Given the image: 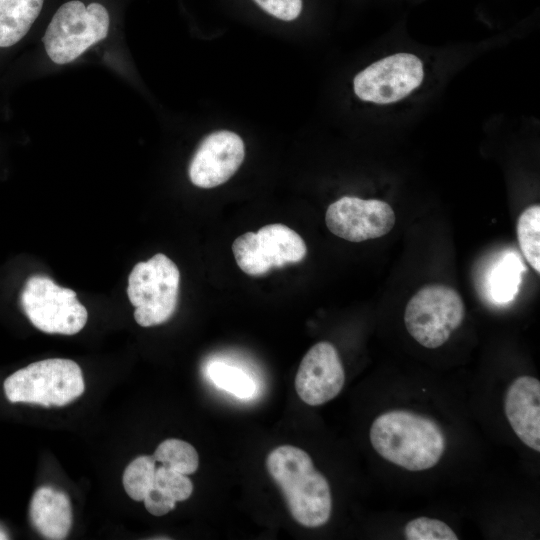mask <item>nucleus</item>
<instances>
[{
	"label": "nucleus",
	"mask_w": 540,
	"mask_h": 540,
	"mask_svg": "<svg viewBox=\"0 0 540 540\" xmlns=\"http://www.w3.org/2000/svg\"><path fill=\"white\" fill-rule=\"evenodd\" d=\"M423 77V65L418 57L398 53L358 73L353 81L354 92L363 101L388 104L409 95L421 84Z\"/></svg>",
	"instance_id": "1a4fd4ad"
},
{
	"label": "nucleus",
	"mask_w": 540,
	"mask_h": 540,
	"mask_svg": "<svg viewBox=\"0 0 540 540\" xmlns=\"http://www.w3.org/2000/svg\"><path fill=\"white\" fill-rule=\"evenodd\" d=\"M525 271L521 259L515 252L503 253L487 272L485 290L495 304L508 303L514 299Z\"/></svg>",
	"instance_id": "dca6fc26"
},
{
	"label": "nucleus",
	"mask_w": 540,
	"mask_h": 540,
	"mask_svg": "<svg viewBox=\"0 0 540 540\" xmlns=\"http://www.w3.org/2000/svg\"><path fill=\"white\" fill-rule=\"evenodd\" d=\"M408 540H457L458 536L443 521L418 517L409 521L404 529Z\"/></svg>",
	"instance_id": "412c9836"
},
{
	"label": "nucleus",
	"mask_w": 540,
	"mask_h": 540,
	"mask_svg": "<svg viewBox=\"0 0 540 540\" xmlns=\"http://www.w3.org/2000/svg\"><path fill=\"white\" fill-rule=\"evenodd\" d=\"M369 436L381 457L409 471L434 467L446 446L445 436L435 421L405 410L379 415L371 425Z\"/></svg>",
	"instance_id": "f257e3e1"
},
{
	"label": "nucleus",
	"mask_w": 540,
	"mask_h": 540,
	"mask_svg": "<svg viewBox=\"0 0 540 540\" xmlns=\"http://www.w3.org/2000/svg\"><path fill=\"white\" fill-rule=\"evenodd\" d=\"M146 510L154 516H163L173 510L176 501L167 496L154 485L143 499Z\"/></svg>",
	"instance_id": "b1692460"
},
{
	"label": "nucleus",
	"mask_w": 540,
	"mask_h": 540,
	"mask_svg": "<svg viewBox=\"0 0 540 540\" xmlns=\"http://www.w3.org/2000/svg\"><path fill=\"white\" fill-rule=\"evenodd\" d=\"M179 284V269L166 255L157 253L137 263L129 275L127 287L136 322L142 327H151L169 320L177 306Z\"/></svg>",
	"instance_id": "20e7f679"
},
{
	"label": "nucleus",
	"mask_w": 540,
	"mask_h": 540,
	"mask_svg": "<svg viewBox=\"0 0 540 540\" xmlns=\"http://www.w3.org/2000/svg\"><path fill=\"white\" fill-rule=\"evenodd\" d=\"M266 466L296 522L314 528L329 520L330 486L325 476L315 469L307 452L292 445L279 446L267 456Z\"/></svg>",
	"instance_id": "f03ea898"
},
{
	"label": "nucleus",
	"mask_w": 540,
	"mask_h": 540,
	"mask_svg": "<svg viewBox=\"0 0 540 540\" xmlns=\"http://www.w3.org/2000/svg\"><path fill=\"white\" fill-rule=\"evenodd\" d=\"M12 402L42 406H65L85 390L80 366L70 359L51 358L34 362L6 378L3 384Z\"/></svg>",
	"instance_id": "7ed1b4c3"
},
{
	"label": "nucleus",
	"mask_w": 540,
	"mask_h": 540,
	"mask_svg": "<svg viewBox=\"0 0 540 540\" xmlns=\"http://www.w3.org/2000/svg\"><path fill=\"white\" fill-rule=\"evenodd\" d=\"M154 486L176 502L188 499L193 492V483L188 475L164 465L156 467Z\"/></svg>",
	"instance_id": "4be33fe9"
},
{
	"label": "nucleus",
	"mask_w": 540,
	"mask_h": 540,
	"mask_svg": "<svg viewBox=\"0 0 540 540\" xmlns=\"http://www.w3.org/2000/svg\"><path fill=\"white\" fill-rule=\"evenodd\" d=\"M465 317L460 294L451 287L432 284L422 287L408 301L404 323L408 333L422 346L443 345Z\"/></svg>",
	"instance_id": "423d86ee"
},
{
	"label": "nucleus",
	"mask_w": 540,
	"mask_h": 540,
	"mask_svg": "<svg viewBox=\"0 0 540 540\" xmlns=\"http://www.w3.org/2000/svg\"><path fill=\"white\" fill-rule=\"evenodd\" d=\"M504 411L517 437L529 448L540 451V382L520 376L508 387Z\"/></svg>",
	"instance_id": "ddd939ff"
},
{
	"label": "nucleus",
	"mask_w": 540,
	"mask_h": 540,
	"mask_svg": "<svg viewBox=\"0 0 540 540\" xmlns=\"http://www.w3.org/2000/svg\"><path fill=\"white\" fill-rule=\"evenodd\" d=\"M20 303L30 322L45 333L73 335L87 322V310L76 293L57 285L46 275L27 279Z\"/></svg>",
	"instance_id": "0eeeda50"
},
{
	"label": "nucleus",
	"mask_w": 540,
	"mask_h": 540,
	"mask_svg": "<svg viewBox=\"0 0 540 540\" xmlns=\"http://www.w3.org/2000/svg\"><path fill=\"white\" fill-rule=\"evenodd\" d=\"M270 15L284 20L296 19L302 10V0H254Z\"/></svg>",
	"instance_id": "5701e85b"
},
{
	"label": "nucleus",
	"mask_w": 540,
	"mask_h": 540,
	"mask_svg": "<svg viewBox=\"0 0 540 540\" xmlns=\"http://www.w3.org/2000/svg\"><path fill=\"white\" fill-rule=\"evenodd\" d=\"M8 533L0 526V540L8 539Z\"/></svg>",
	"instance_id": "393cba45"
},
{
	"label": "nucleus",
	"mask_w": 540,
	"mask_h": 540,
	"mask_svg": "<svg viewBox=\"0 0 540 540\" xmlns=\"http://www.w3.org/2000/svg\"><path fill=\"white\" fill-rule=\"evenodd\" d=\"M109 14L99 3H64L52 17L43 37L49 58L56 64L72 62L109 31Z\"/></svg>",
	"instance_id": "39448f33"
},
{
	"label": "nucleus",
	"mask_w": 540,
	"mask_h": 540,
	"mask_svg": "<svg viewBox=\"0 0 540 540\" xmlns=\"http://www.w3.org/2000/svg\"><path fill=\"white\" fill-rule=\"evenodd\" d=\"M152 456L156 462L185 475L193 474L199 466L196 449L190 443L180 439L164 440Z\"/></svg>",
	"instance_id": "f3484780"
},
{
	"label": "nucleus",
	"mask_w": 540,
	"mask_h": 540,
	"mask_svg": "<svg viewBox=\"0 0 540 540\" xmlns=\"http://www.w3.org/2000/svg\"><path fill=\"white\" fill-rule=\"evenodd\" d=\"M44 0H0V47L20 41L39 16Z\"/></svg>",
	"instance_id": "2eb2a0df"
},
{
	"label": "nucleus",
	"mask_w": 540,
	"mask_h": 540,
	"mask_svg": "<svg viewBox=\"0 0 540 540\" xmlns=\"http://www.w3.org/2000/svg\"><path fill=\"white\" fill-rule=\"evenodd\" d=\"M344 382V368L336 348L330 342L321 341L302 358L294 384L304 403L318 406L335 398Z\"/></svg>",
	"instance_id": "9b49d317"
},
{
	"label": "nucleus",
	"mask_w": 540,
	"mask_h": 540,
	"mask_svg": "<svg viewBox=\"0 0 540 540\" xmlns=\"http://www.w3.org/2000/svg\"><path fill=\"white\" fill-rule=\"evenodd\" d=\"M156 461L153 456L141 455L128 464L122 482L128 496L135 501H143L153 487Z\"/></svg>",
	"instance_id": "6ab92c4d"
},
{
	"label": "nucleus",
	"mask_w": 540,
	"mask_h": 540,
	"mask_svg": "<svg viewBox=\"0 0 540 540\" xmlns=\"http://www.w3.org/2000/svg\"><path fill=\"white\" fill-rule=\"evenodd\" d=\"M395 220L388 203L354 196L341 197L328 206L325 214L330 232L350 242L382 237L392 230Z\"/></svg>",
	"instance_id": "9d476101"
},
{
	"label": "nucleus",
	"mask_w": 540,
	"mask_h": 540,
	"mask_svg": "<svg viewBox=\"0 0 540 540\" xmlns=\"http://www.w3.org/2000/svg\"><path fill=\"white\" fill-rule=\"evenodd\" d=\"M29 517L33 527L44 538L65 539L73 520L69 497L52 487H40L31 499Z\"/></svg>",
	"instance_id": "4468645a"
},
{
	"label": "nucleus",
	"mask_w": 540,
	"mask_h": 540,
	"mask_svg": "<svg viewBox=\"0 0 540 540\" xmlns=\"http://www.w3.org/2000/svg\"><path fill=\"white\" fill-rule=\"evenodd\" d=\"M239 268L251 276L267 273L274 267L302 261L307 247L302 237L281 223L268 224L257 233L246 232L232 244Z\"/></svg>",
	"instance_id": "6e6552de"
},
{
	"label": "nucleus",
	"mask_w": 540,
	"mask_h": 540,
	"mask_svg": "<svg viewBox=\"0 0 540 540\" xmlns=\"http://www.w3.org/2000/svg\"><path fill=\"white\" fill-rule=\"evenodd\" d=\"M245 156L243 140L231 131H216L205 137L189 165L191 182L201 188L225 183L238 170Z\"/></svg>",
	"instance_id": "f8f14e48"
},
{
	"label": "nucleus",
	"mask_w": 540,
	"mask_h": 540,
	"mask_svg": "<svg viewBox=\"0 0 540 540\" xmlns=\"http://www.w3.org/2000/svg\"><path fill=\"white\" fill-rule=\"evenodd\" d=\"M517 238L522 254L530 266L540 272V206L532 205L518 218Z\"/></svg>",
	"instance_id": "a211bd4d"
},
{
	"label": "nucleus",
	"mask_w": 540,
	"mask_h": 540,
	"mask_svg": "<svg viewBox=\"0 0 540 540\" xmlns=\"http://www.w3.org/2000/svg\"><path fill=\"white\" fill-rule=\"evenodd\" d=\"M209 379L220 389L246 399L254 395L255 383L243 370L223 362H212L207 368Z\"/></svg>",
	"instance_id": "aec40b11"
}]
</instances>
